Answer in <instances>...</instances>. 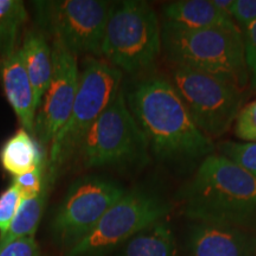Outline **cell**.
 Listing matches in <instances>:
<instances>
[{
	"label": "cell",
	"instance_id": "obj_6",
	"mask_svg": "<svg viewBox=\"0 0 256 256\" xmlns=\"http://www.w3.org/2000/svg\"><path fill=\"white\" fill-rule=\"evenodd\" d=\"M86 168H134L150 162V146L121 88L92 124L78 153Z\"/></svg>",
	"mask_w": 256,
	"mask_h": 256
},
{
	"label": "cell",
	"instance_id": "obj_27",
	"mask_svg": "<svg viewBox=\"0 0 256 256\" xmlns=\"http://www.w3.org/2000/svg\"><path fill=\"white\" fill-rule=\"evenodd\" d=\"M214 5L216 6V8H218L220 12L224 14L229 16L232 18V8L234 4H235V0H211Z\"/></svg>",
	"mask_w": 256,
	"mask_h": 256
},
{
	"label": "cell",
	"instance_id": "obj_16",
	"mask_svg": "<svg viewBox=\"0 0 256 256\" xmlns=\"http://www.w3.org/2000/svg\"><path fill=\"white\" fill-rule=\"evenodd\" d=\"M0 164L14 178L43 165L40 147L34 136L23 128L17 130L0 150Z\"/></svg>",
	"mask_w": 256,
	"mask_h": 256
},
{
	"label": "cell",
	"instance_id": "obj_10",
	"mask_svg": "<svg viewBox=\"0 0 256 256\" xmlns=\"http://www.w3.org/2000/svg\"><path fill=\"white\" fill-rule=\"evenodd\" d=\"M126 192L122 185L107 178L92 176L78 179L68 188L50 222L55 244L66 250L75 246Z\"/></svg>",
	"mask_w": 256,
	"mask_h": 256
},
{
	"label": "cell",
	"instance_id": "obj_22",
	"mask_svg": "<svg viewBox=\"0 0 256 256\" xmlns=\"http://www.w3.org/2000/svg\"><path fill=\"white\" fill-rule=\"evenodd\" d=\"M20 194L18 188L12 184L0 194V238L8 232L20 206Z\"/></svg>",
	"mask_w": 256,
	"mask_h": 256
},
{
	"label": "cell",
	"instance_id": "obj_21",
	"mask_svg": "<svg viewBox=\"0 0 256 256\" xmlns=\"http://www.w3.org/2000/svg\"><path fill=\"white\" fill-rule=\"evenodd\" d=\"M46 168V162H44L43 165L38 166L37 168L32 170L28 174L14 178L12 185L18 188L22 200L34 198L43 191L46 185V174H44Z\"/></svg>",
	"mask_w": 256,
	"mask_h": 256
},
{
	"label": "cell",
	"instance_id": "obj_12",
	"mask_svg": "<svg viewBox=\"0 0 256 256\" xmlns=\"http://www.w3.org/2000/svg\"><path fill=\"white\" fill-rule=\"evenodd\" d=\"M186 246L188 256H252V243L238 226L194 222Z\"/></svg>",
	"mask_w": 256,
	"mask_h": 256
},
{
	"label": "cell",
	"instance_id": "obj_17",
	"mask_svg": "<svg viewBox=\"0 0 256 256\" xmlns=\"http://www.w3.org/2000/svg\"><path fill=\"white\" fill-rule=\"evenodd\" d=\"M119 256H178L174 234L168 222L159 220L124 243Z\"/></svg>",
	"mask_w": 256,
	"mask_h": 256
},
{
	"label": "cell",
	"instance_id": "obj_25",
	"mask_svg": "<svg viewBox=\"0 0 256 256\" xmlns=\"http://www.w3.org/2000/svg\"><path fill=\"white\" fill-rule=\"evenodd\" d=\"M0 256H42V252L36 238H26L10 243L0 250Z\"/></svg>",
	"mask_w": 256,
	"mask_h": 256
},
{
	"label": "cell",
	"instance_id": "obj_15",
	"mask_svg": "<svg viewBox=\"0 0 256 256\" xmlns=\"http://www.w3.org/2000/svg\"><path fill=\"white\" fill-rule=\"evenodd\" d=\"M165 22L186 28H234V19L222 14L211 0H178L162 8Z\"/></svg>",
	"mask_w": 256,
	"mask_h": 256
},
{
	"label": "cell",
	"instance_id": "obj_26",
	"mask_svg": "<svg viewBox=\"0 0 256 256\" xmlns=\"http://www.w3.org/2000/svg\"><path fill=\"white\" fill-rule=\"evenodd\" d=\"M232 16L244 31L256 22V0H235Z\"/></svg>",
	"mask_w": 256,
	"mask_h": 256
},
{
	"label": "cell",
	"instance_id": "obj_2",
	"mask_svg": "<svg viewBox=\"0 0 256 256\" xmlns=\"http://www.w3.org/2000/svg\"><path fill=\"white\" fill-rule=\"evenodd\" d=\"M179 197L184 214L194 222L238 228L256 222V177L220 154L202 160Z\"/></svg>",
	"mask_w": 256,
	"mask_h": 256
},
{
	"label": "cell",
	"instance_id": "obj_4",
	"mask_svg": "<svg viewBox=\"0 0 256 256\" xmlns=\"http://www.w3.org/2000/svg\"><path fill=\"white\" fill-rule=\"evenodd\" d=\"M122 72L108 62L89 56L80 72V83L69 120L50 146L46 162V177L51 184L64 162L76 154L83 138L92 124L116 98L122 83Z\"/></svg>",
	"mask_w": 256,
	"mask_h": 256
},
{
	"label": "cell",
	"instance_id": "obj_14",
	"mask_svg": "<svg viewBox=\"0 0 256 256\" xmlns=\"http://www.w3.org/2000/svg\"><path fill=\"white\" fill-rule=\"evenodd\" d=\"M19 49L34 88L36 102L38 107H40L52 76V46L49 44L48 36L43 31L34 28L25 34Z\"/></svg>",
	"mask_w": 256,
	"mask_h": 256
},
{
	"label": "cell",
	"instance_id": "obj_19",
	"mask_svg": "<svg viewBox=\"0 0 256 256\" xmlns=\"http://www.w3.org/2000/svg\"><path fill=\"white\" fill-rule=\"evenodd\" d=\"M28 20L26 6L22 0H0V58L18 49L22 28Z\"/></svg>",
	"mask_w": 256,
	"mask_h": 256
},
{
	"label": "cell",
	"instance_id": "obj_3",
	"mask_svg": "<svg viewBox=\"0 0 256 256\" xmlns=\"http://www.w3.org/2000/svg\"><path fill=\"white\" fill-rule=\"evenodd\" d=\"M162 43L174 66L218 76L242 90L249 83L244 38L238 26L186 28L165 22Z\"/></svg>",
	"mask_w": 256,
	"mask_h": 256
},
{
	"label": "cell",
	"instance_id": "obj_7",
	"mask_svg": "<svg viewBox=\"0 0 256 256\" xmlns=\"http://www.w3.org/2000/svg\"><path fill=\"white\" fill-rule=\"evenodd\" d=\"M172 206L156 192L146 188L127 191L94 229L63 256H106L122 247L133 236L162 220Z\"/></svg>",
	"mask_w": 256,
	"mask_h": 256
},
{
	"label": "cell",
	"instance_id": "obj_8",
	"mask_svg": "<svg viewBox=\"0 0 256 256\" xmlns=\"http://www.w3.org/2000/svg\"><path fill=\"white\" fill-rule=\"evenodd\" d=\"M172 84L192 120L211 140L228 133L243 108V90L228 80L176 66Z\"/></svg>",
	"mask_w": 256,
	"mask_h": 256
},
{
	"label": "cell",
	"instance_id": "obj_29",
	"mask_svg": "<svg viewBox=\"0 0 256 256\" xmlns=\"http://www.w3.org/2000/svg\"><path fill=\"white\" fill-rule=\"evenodd\" d=\"M42 256H43V255H42Z\"/></svg>",
	"mask_w": 256,
	"mask_h": 256
},
{
	"label": "cell",
	"instance_id": "obj_28",
	"mask_svg": "<svg viewBox=\"0 0 256 256\" xmlns=\"http://www.w3.org/2000/svg\"><path fill=\"white\" fill-rule=\"evenodd\" d=\"M252 256H256V238H255L254 242H252Z\"/></svg>",
	"mask_w": 256,
	"mask_h": 256
},
{
	"label": "cell",
	"instance_id": "obj_1",
	"mask_svg": "<svg viewBox=\"0 0 256 256\" xmlns=\"http://www.w3.org/2000/svg\"><path fill=\"white\" fill-rule=\"evenodd\" d=\"M126 102L160 162L186 165L214 154L215 144L202 133L172 82L150 75L124 90Z\"/></svg>",
	"mask_w": 256,
	"mask_h": 256
},
{
	"label": "cell",
	"instance_id": "obj_24",
	"mask_svg": "<svg viewBox=\"0 0 256 256\" xmlns=\"http://www.w3.org/2000/svg\"><path fill=\"white\" fill-rule=\"evenodd\" d=\"M243 32L246 50V62L249 72V82L256 92V22Z\"/></svg>",
	"mask_w": 256,
	"mask_h": 256
},
{
	"label": "cell",
	"instance_id": "obj_23",
	"mask_svg": "<svg viewBox=\"0 0 256 256\" xmlns=\"http://www.w3.org/2000/svg\"><path fill=\"white\" fill-rule=\"evenodd\" d=\"M235 136L246 142H256V98L242 108L235 121Z\"/></svg>",
	"mask_w": 256,
	"mask_h": 256
},
{
	"label": "cell",
	"instance_id": "obj_13",
	"mask_svg": "<svg viewBox=\"0 0 256 256\" xmlns=\"http://www.w3.org/2000/svg\"><path fill=\"white\" fill-rule=\"evenodd\" d=\"M0 78L8 104L23 130L34 136V124L40 107L19 48L0 58Z\"/></svg>",
	"mask_w": 256,
	"mask_h": 256
},
{
	"label": "cell",
	"instance_id": "obj_18",
	"mask_svg": "<svg viewBox=\"0 0 256 256\" xmlns=\"http://www.w3.org/2000/svg\"><path fill=\"white\" fill-rule=\"evenodd\" d=\"M52 184L46 177V185L40 194L28 200H22L17 214L4 236L0 238V250L8 246L10 243L18 240L34 238L40 220L43 218L48 200L50 196V190Z\"/></svg>",
	"mask_w": 256,
	"mask_h": 256
},
{
	"label": "cell",
	"instance_id": "obj_11",
	"mask_svg": "<svg viewBox=\"0 0 256 256\" xmlns=\"http://www.w3.org/2000/svg\"><path fill=\"white\" fill-rule=\"evenodd\" d=\"M52 76L34 124V136L43 146H51L69 120L80 83L78 55L58 42H52Z\"/></svg>",
	"mask_w": 256,
	"mask_h": 256
},
{
	"label": "cell",
	"instance_id": "obj_9",
	"mask_svg": "<svg viewBox=\"0 0 256 256\" xmlns=\"http://www.w3.org/2000/svg\"><path fill=\"white\" fill-rule=\"evenodd\" d=\"M37 26L52 42L72 52L102 57L106 26L112 2L104 0L34 2Z\"/></svg>",
	"mask_w": 256,
	"mask_h": 256
},
{
	"label": "cell",
	"instance_id": "obj_20",
	"mask_svg": "<svg viewBox=\"0 0 256 256\" xmlns=\"http://www.w3.org/2000/svg\"><path fill=\"white\" fill-rule=\"evenodd\" d=\"M220 156H226L256 177V142H226L220 145Z\"/></svg>",
	"mask_w": 256,
	"mask_h": 256
},
{
	"label": "cell",
	"instance_id": "obj_5",
	"mask_svg": "<svg viewBox=\"0 0 256 256\" xmlns=\"http://www.w3.org/2000/svg\"><path fill=\"white\" fill-rule=\"evenodd\" d=\"M162 25L148 2L124 0L112 4L102 57L130 75L151 68L162 52Z\"/></svg>",
	"mask_w": 256,
	"mask_h": 256
}]
</instances>
